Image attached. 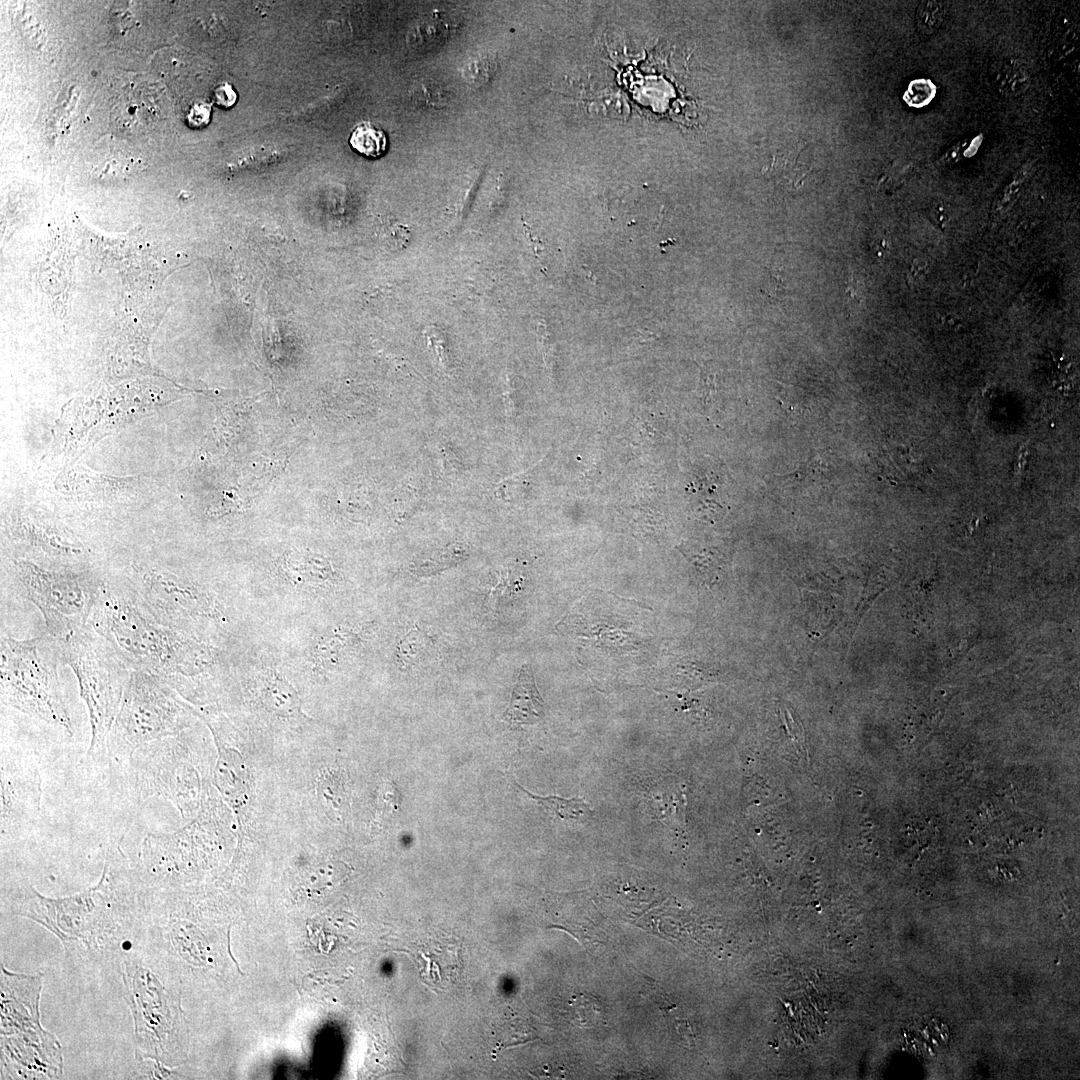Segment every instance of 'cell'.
<instances>
[{
    "mask_svg": "<svg viewBox=\"0 0 1080 1080\" xmlns=\"http://www.w3.org/2000/svg\"><path fill=\"white\" fill-rule=\"evenodd\" d=\"M93 627L134 669L164 679L187 673L195 654L190 645L134 604L101 594L93 612Z\"/></svg>",
    "mask_w": 1080,
    "mask_h": 1080,
    "instance_id": "cell-1",
    "label": "cell"
},
{
    "mask_svg": "<svg viewBox=\"0 0 1080 1080\" xmlns=\"http://www.w3.org/2000/svg\"><path fill=\"white\" fill-rule=\"evenodd\" d=\"M60 651L78 680L80 695L88 709L91 724L88 755L101 754L107 751L109 734L132 671L108 640L87 627L60 642Z\"/></svg>",
    "mask_w": 1080,
    "mask_h": 1080,
    "instance_id": "cell-2",
    "label": "cell"
},
{
    "mask_svg": "<svg viewBox=\"0 0 1080 1080\" xmlns=\"http://www.w3.org/2000/svg\"><path fill=\"white\" fill-rule=\"evenodd\" d=\"M54 643L44 637L1 638V700L72 735L57 672Z\"/></svg>",
    "mask_w": 1080,
    "mask_h": 1080,
    "instance_id": "cell-3",
    "label": "cell"
},
{
    "mask_svg": "<svg viewBox=\"0 0 1080 1080\" xmlns=\"http://www.w3.org/2000/svg\"><path fill=\"white\" fill-rule=\"evenodd\" d=\"M180 713L163 679L133 669L109 734L108 755L116 763L128 765L137 749L172 735L180 725Z\"/></svg>",
    "mask_w": 1080,
    "mask_h": 1080,
    "instance_id": "cell-4",
    "label": "cell"
},
{
    "mask_svg": "<svg viewBox=\"0 0 1080 1080\" xmlns=\"http://www.w3.org/2000/svg\"><path fill=\"white\" fill-rule=\"evenodd\" d=\"M15 578L42 613L50 635L63 642L86 627L102 592L100 584L72 572H59L30 561L14 563Z\"/></svg>",
    "mask_w": 1080,
    "mask_h": 1080,
    "instance_id": "cell-5",
    "label": "cell"
},
{
    "mask_svg": "<svg viewBox=\"0 0 1080 1080\" xmlns=\"http://www.w3.org/2000/svg\"><path fill=\"white\" fill-rule=\"evenodd\" d=\"M181 749L164 737L150 742L132 755L128 765L135 790L143 800L162 797L187 811L199 793V776L179 757Z\"/></svg>",
    "mask_w": 1080,
    "mask_h": 1080,
    "instance_id": "cell-6",
    "label": "cell"
},
{
    "mask_svg": "<svg viewBox=\"0 0 1080 1080\" xmlns=\"http://www.w3.org/2000/svg\"><path fill=\"white\" fill-rule=\"evenodd\" d=\"M1 837H19L36 822L42 797L36 760L23 752H1Z\"/></svg>",
    "mask_w": 1080,
    "mask_h": 1080,
    "instance_id": "cell-7",
    "label": "cell"
},
{
    "mask_svg": "<svg viewBox=\"0 0 1080 1080\" xmlns=\"http://www.w3.org/2000/svg\"><path fill=\"white\" fill-rule=\"evenodd\" d=\"M144 596L153 614L168 613L176 608L202 615H214L209 598L191 584L182 583L172 576L149 572L143 579Z\"/></svg>",
    "mask_w": 1080,
    "mask_h": 1080,
    "instance_id": "cell-8",
    "label": "cell"
},
{
    "mask_svg": "<svg viewBox=\"0 0 1080 1080\" xmlns=\"http://www.w3.org/2000/svg\"><path fill=\"white\" fill-rule=\"evenodd\" d=\"M218 757L212 773V781L221 796L232 807L244 804L247 794L246 769L241 754L215 735Z\"/></svg>",
    "mask_w": 1080,
    "mask_h": 1080,
    "instance_id": "cell-9",
    "label": "cell"
},
{
    "mask_svg": "<svg viewBox=\"0 0 1080 1080\" xmlns=\"http://www.w3.org/2000/svg\"><path fill=\"white\" fill-rule=\"evenodd\" d=\"M544 700L541 697L528 665L522 666L514 685L504 720L511 726L531 725L543 719Z\"/></svg>",
    "mask_w": 1080,
    "mask_h": 1080,
    "instance_id": "cell-10",
    "label": "cell"
},
{
    "mask_svg": "<svg viewBox=\"0 0 1080 1080\" xmlns=\"http://www.w3.org/2000/svg\"><path fill=\"white\" fill-rule=\"evenodd\" d=\"M283 572L299 587H324L334 578V570L326 558L307 552L290 553L283 563Z\"/></svg>",
    "mask_w": 1080,
    "mask_h": 1080,
    "instance_id": "cell-11",
    "label": "cell"
},
{
    "mask_svg": "<svg viewBox=\"0 0 1080 1080\" xmlns=\"http://www.w3.org/2000/svg\"><path fill=\"white\" fill-rule=\"evenodd\" d=\"M261 700L272 713L281 717L301 714V702L295 689L275 673L263 680Z\"/></svg>",
    "mask_w": 1080,
    "mask_h": 1080,
    "instance_id": "cell-12",
    "label": "cell"
},
{
    "mask_svg": "<svg viewBox=\"0 0 1080 1080\" xmlns=\"http://www.w3.org/2000/svg\"><path fill=\"white\" fill-rule=\"evenodd\" d=\"M515 787L521 790L530 799L535 801L552 819L561 821H576L592 814V808L584 799L578 797L564 798L556 795L539 796L526 790L520 784L514 782Z\"/></svg>",
    "mask_w": 1080,
    "mask_h": 1080,
    "instance_id": "cell-13",
    "label": "cell"
},
{
    "mask_svg": "<svg viewBox=\"0 0 1080 1080\" xmlns=\"http://www.w3.org/2000/svg\"><path fill=\"white\" fill-rule=\"evenodd\" d=\"M991 77L996 89L1005 97L1024 94L1030 86L1026 67L1014 59H1004L994 64Z\"/></svg>",
    "mask_w": 1080,
    "mask_h": 1080,
    "instance_id": "cell-14",
    "label": "cell"
},
{
    "mask_svg": "<svg viewBox=\"0 0 1080 1080\" xmlns=\"http://www.w3.org/2000/svg\"><path fill=\"white\" fill-rule=\"evenodd\" d=\"M351 637L352 634L345 630H334L321 637L313 649L315 666L327 669L336 665Z\"/></svg>",
    "mask_w": 1080,
    "mask_h": 1080,
    "instance_id": "cell-15",
    "label": "cell"
},
{
    "mask_svg": "<svg viewBox=\"0 0 1080 1080\" xmlns=\"http://www.w3.org/2000/svg\"><path fill=\"white\" fill-rule=\"evenodd\" d=\"M350 144L360 154L369 158H377L386 150L387 137L382 130L377 129L370 123H362L353 130Z\"/></svg>",
    "mask_w": 1080,
    "mask_h": 1080,
    "instance_id": "cell-16",
    "label": "cell"
},
{
    "mask_svg": "<svg viewBox=\"0 0 1080 1080\" xmlns=\"http://www.w3.org/2000/svg\"><path fill=\"white\" fill-rule=\"evenodd\" d=\"M945 17V7L939 1H922L916 12V25L924 35L936 32L942 25Z\"/></svg>",
    "mask_w": 1080,
    "mask_h": 1080,
    "instance_id": "cell-17",
    "label": "cell"
},
{
    "mask_svg": "<svg viewBox=\"0 0 1080 1080\" xmlns=\"http://www.w3.org/2000/svg\"><path fill=\"white\" fill-rule=\"evenodd\" d=\"M601 1003L590 995H577L571 1002L575 1024L590 1027L599 1024L602 1018Z\"/></svg>",
    "mask_w": 1080,
    "mask_h": 1080,
    "instance_id": "cell-18",
    "label": "cell"
},
{
    "mask_svg": "<svg viewBox=\"0 0 1080 1080\" xmlns=\"http://www.w3.org/2000/svg\"><path fill=\"white\" fill-rule=\"evenodd\" d=\"M443 92L438 83L433 80L423 81L414 86L413 99L417 105L424 108H438L444 106L446 102Z\"/></svg>",
    "mask_w": 1080,
    "mask_h": 1080,
    "instance_id": "cell-19",
    "label": "cell"
},
{
    "mask_svg": "<svg viewBox=\"0 0 1080 1080\" xmlns=\"http://www.w3.org/2000/svg\"><path fill=\"white\" fill-rule=\"evenodd\" d=\"M761 292L774 301H779L784 298L787 292V284L786 279L780 270L766 268Z\"/></svg>",
    "mask_w": 1080,
    "mask_h": 1080,
    "instance_id": "cell-20",
    "label": "cell"
},
{
    "mask_svg": "<svg viewBox=\"0 0 1080 1080\" xmlns=\"http://www.w3.org/2000/svg\"><path fill=\"white\" fill-rule=\"evenodd\" d=\"M236 93L229 84L219 86L215 91V99L218 105L230 107L236 100Z\"/></svg>",
    "mask_w": 1080,
    "mask_h": 1080,
    "instance_id": "cell-21",
    "label": "cell"
}]
</instances>
